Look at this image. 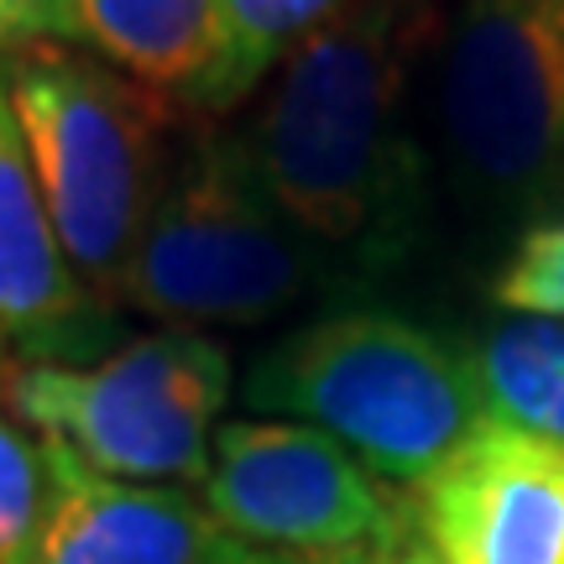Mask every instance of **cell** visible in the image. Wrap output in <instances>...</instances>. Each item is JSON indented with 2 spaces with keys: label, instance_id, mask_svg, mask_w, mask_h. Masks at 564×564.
I'll list each match as a JSON object with an SVG mask.
<instances>
[{
  "label": "cell",
  "instance_id": "15",
  "mask_svg": "<svg viewBox=\"0 0 564 564\" xmlns=\"http://www.w3.org/2000/svg\"><path fill=\"white\" fill-rule=\"evenodd\" d=\"M42 497H47V455L42 440L21 434L11 419H0V564H11L37 528Z\"/></svg>",
  "mask_w": 564,
  "mask_h": 564
},
{
  "label": "cell",
  "instance_id": "5",
  "mask_svg": "<svg viewBox=\"0 0 564 564\" xmlns=\"http://www.w3.org/2000/svg\"><path fill=\"white\" fill-rule=\"evenodd\" d=\"M319 246H308L267 199L236 141H199L162 183L121 303L162 329L262 324L314 288Z\"/></svg>",
  "mask_w": 564,
  "mask_h": 564
},
{
  "label": "cell",
  "instance_id": "4",
  "mask_svg": "<svg viewBox=\"0 0 564 564\" xmlns=\"http://www.w3.org/2000/svg\"><path fill=\"white\" fill-rule=\"evenodd\" d=\"M434 126L470 209L544 220L564 194V0H449Z\"/></svg>",
  "mask_w": 564,
  "mask_h": 564
},
{
  "label": "cell",
  "instance_id": "20",
  "mask_svg": "<svg viewBox=\"0 0 564 564\" xmlns=\"http://www.w3.org/2000/svg\"><path fill=\"white\" fill-rule=\"evenodd\" d=\"M288 560H293V554H272V560H267V564H288Z\"/></svg>",
  "mask_w": 564,
  "mask_h": 564
},
{
  "label": "cell",
  "instance_id": "6",
  "mask_svg": "<svg viewBox=\"0 0 564 564\" xmlns=\"http://www.w3.org/2000/svg\"><path fill=\"white\" fill-rule=\"evenodd\" d=\"M236 366L215 335L158 329L95 366L26 361L6 398L42 440L116 481H204Z\"/></svg>",
  "mask_w": 564,
  "mask_h": 564
},
{
  "label": "cell",
  "instance_id": "9",
  "mask_svg": "<svg viewBox=\"0 0 564 564\" xmlns=\"http://www.w3.org/2000/svg\"><path fill=\"white\" fill-rule=\"evenodd\" d=\"M419 528L444 564H564V449L481 419L419 486Z\"/></svg>",
  "mask_w": 564,
  "mask_h": 564
},
{
  "label": "cell",
  "instance_id": "10",
  "mask_svg": "<svg viewBox=\"0 0 564 564\" xmlns=\"http://www.w3.org/2000/svg\"><path fill=\"white\" fill-rule=\"evenodd\" d=\"M105 303L74 278L63 257L37 173L26 158L6 79H0V335L26 361H68L100 335Z\"/></svg>",
  "mask_w": 564,
  "mask_h": 564
},
{
  "label": "cell",
  "instance_id": "3",
  "mask_svg": "<svg viewBox=\"0 0 564 564\" xmlns=\"http://www.w3.org/2000/svg\"><path fill=\"white\" fill-rule=\"evenodd\" d=\"M246 403L319 429L377 481L398 486H423L486 419L465 350L382 308L282 335L251 366Z\"/></svg>",
  "mask_w": 564,
  "mask_h": 564
},
{
  "label": "cell",
  "instance_id": "1",
  "mask_svg": "<svg viewBox=\"0 0 564 564\" xmlns=\"http://www.w3.org/2000/svg\"><path fill=\"white\" fill-rule=\"evenodd\" d=\"M444 17L449 0H350L272 68L236 152L308 246L398 241L413 183L408 105Z\"/></svg>",
  "mask_w": 564,
  "mask_h": 564
},
{
  "label": "cell",
  "instance_id": "19",
  "mask_svg": "<svg viewBox=\"0 0 564 564\" xmlns=\"http://www.w3.org/2000/svg\"><path fill=\"white\" fill-rule=\"evenodd\" d=\"M288 564H361V560H288Z\"/></svg>",
  "mask_w": 564,
  "mask_h": 564
},
{
  "label": "cell",
  "instance_id": "13",
  "mask_svg": "<svg viewBox=\"0 0 564 564\" xmlns=\"http://www.w3.org/2000/svg\"><path fill=\"white\" fill-rule=\"evenodd\" d=\"M340 6H350V0H220L215 63H209L199 89L188 95V110L225 116L230 105L257 95L267 74Z\"/></svg>",
  "mask_w": 564,
  "mask_h": 564
},
{
  "label": "cell",
  "instance_id": "17",
  "mask_svg": "<svg viewBox=\"0 0 564 564\" xmlns=\"http://www.w3.org/2000/svg\"><path fill=\"white\" fill-rule=\"evenodd\" d=\"M366 564H444L434 549H423V544H403V549H392V554H377V560H366Z\"/></svg>",
  "mask_w": 564,
  "mask_h": 564
},
{
  "label": "cell",
  "instance_id": "14",
  "mask_svg": "<svg viewBox=\"0 0 564 564\" xmlns=\"http://www.w3.org/2000/svg\"><path fill=\"white\" fill-rule=\"evenodd\" d=\"M491 303L518 319H564V220L544 215L518 230L491 278Z\"/></svg>",
  "mask_w": 564,
  "mask_h": 564
},
{
  "label": "cell",
  "instance_id": "12",
  "mask_svg": "<svg viewBox=\"0 0 564 564\" xmlns=\"http://www.w3.org/2000/svg\"><path fill=\"white\" fill-rule=\"evenodd\" d=\"M465 361L486 419L564 449V319L507 314L486 324Z\"/></svg>",
  "mask_w": 564,
  "mask_h": 564
},
{
  "label": "cell",
  "instance_id": "2",
  "mask_svg": "<svg viewBox=\"0 0 564 564\" xmlns=\"http://www.w3.org/2000/svg\"><path fill=\"white\" fill-rule=\"evenodd\" d=\"M0 79L74 278L105 308L121 303L126 267L167 183V95L47 37L11 47Z\"/></svg>",
  "mask_w": 564,
  "mask_h": 564
},
{
  "label": "cell",
  "instance_id": "18",
  "mask_svg": "<svg viewBox=\"0 0 564 564\" xmlns=\"http://www.w3.org/2000/svg\"><path fill=\"white\" fill-rule=\"evenodd\" d=\"M6 382H11V366H6V335H0V392H6Z\"/></svg>",
  "mask_w": 564,
  "mask_h": 564
},
{
  "label": "cell",
  "instance_id": "16",
  "mask_svg": "<svg viewBox=\"0 0 564 564\" xmlns=\"http://www.w3.org/2000/svg\"><path fill=\"white\" fill-rule=\"evenodd\" d=\"M42 6L47 0H0V58L21 42L42 37Z\"/></svg>",
  "mask_w": 564,
  "mask_h": 564
},
{
  "label": "cell",
  "instance_id": "11",
  "mask_svg": "<svg viewBox=\"0 0 564 564\" xmlns=\"http://www.w3.org/2000/svg\"><path fill=\"white\" fill-rule=\"evenodd\" d=\"M42 37L188 105L215 63L220 0H47Z\"/></svg>",
  "mask_w": 564,
  "mask_h": 564
},
{
  "label": "cell",
  "instance_id": "8",
  "mask_svg": "<svg viewBox=\"0 0 564 564\" xmlns=\"http://www.w3.org/2000/svg\"><path fill=\"white\" fill-rule=\"evenodd\" d=\"M47 497L11 564H267V549L230 539L204 497L178 486L116 481L74 449L42 440Z\"/></svg>",
  "mask_w": 564,
  "mask_h": 564
},
{
  "label": "cell",
  "instance_id": "7",
  "mask_svg": "<svg viewBox=\"0 0 564 564\" xmlns=\"http://www.w3.org/2000/svg\"><path fill=\"white\" fill-rule=\"evenodd\" d=\"M199 486L215 523L267 554L366 564L408 544V507L308 423H220Z\"/></svg>",
  "mask_w": 564,
  "mask_h": 564
}]
</instances>
